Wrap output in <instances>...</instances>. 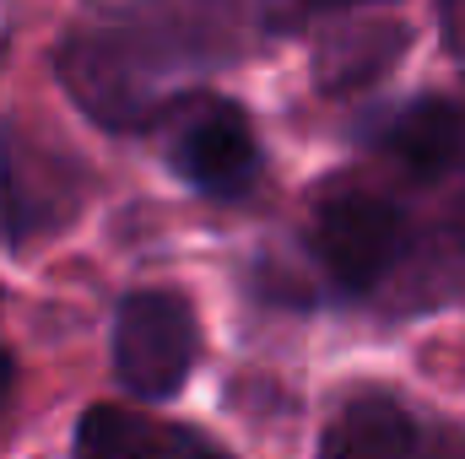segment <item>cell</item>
<instances>
[{"label":"cell","mask_w":465,"mask_h":459,"mask_svg":"<svg viewBox=\"0 0 465 459\" xmlns=\"http://www.w3.org/2000/svg\"><path fill=\"white\" fill-rule=\"evenodd\" d=\"M406 44H411V33L401 22H384V16H336L325 27L320 49H314V82H320V93L347 98L357 87L379 82L401 60Z\"/></svg>","instance_id":"cell-6"},{"label":"cell","mask_w":465,"mask_h":459,"mask_svg":"<svg viewBox=\"0 0 465 459\" xmlns=\"http://www.w3.org/2000/svg\"><path fill=\"white\" fill-rule=\"evenodd\" d=\"M384 157L411 179H439L465 157V109L450 98H422L384 124Z\"/></svg>","instance_id":"cell-7"},{"label":"cell","mask_w":465,"mask_h":459,"mask_svg":"<svg viewBox=\"0 0 465 459\" xmlns=\"http://www.w3.org/2000/svg\"><path fill=\"white\" fill-rule=\"evenodd\" d=\"M190 65V16H135L130 27H98L71 44L65 82L109 124H135Z\"/></svg>","instance_id":"cell-1"},{"label":"cell","mask_w":465,"mask_h":459,"mask_svg":"<svg viewBox=\"0 0 465 459\" xmlns=\"http://www.w3.org/2000/svg\"><path fill=\"white\" fill-rule=\"evenodd\" d=\"M401 211L368 190H336L314 211V249L347 292H368L390 276V265L401 259Z\"/></svg>","instance_id":"cell-3"},{"label":"cell","mask_w":465,"mask_h":459,"mask_svg":"<svg viewBox=\"0 0 465 459\" xmlns=\"http://www.w3.org/2000/svg\"><path fill=\"white\" fill-rule=\"evenodd\" d=\"M444 44H450L455 60H465V5H450L444 11Z\"/></svg>","instance_id":"cell-9"},{"label":"cell","mask_w":465,"mask_h":459,"mask_svg":"<svg viewBox=\"0 0 465 459\" xmlns=\"http://www.w3.org/2000/svg\"><path fill=\"white\" fill-rule=\"evenodd\" d=\"M179 433L141 416V411H124V405H93L76 427V459H168L179 454Z\"/></svg>","instance_id":"cell-8"},{"label":"cell","mask_w":465,"mask_h":459,"mask_svg":"<svg viewBox=\"0 0 465 459\" xmlns=\"http://www.w3.org/2000/svg\"><path fill=\"white\" fill-rule=\"evenodd\" d=\"M320 459H465V438L422 433L417 416L390 395H362L331 422Z\"/></svg>","instance_id":"cell-5"},{"label":"cell","mask_w":465,"mask_h":459,"mask_svg":"<svg viewBox=\"0 0 465 459\" xmlns=\"http://www.w3.org/2000/svg\"><path fill=\"white\" fill-rule=\"evenodd\" d=\"M201 362V325L179 292H130L114 319V367L130 395L168 400Z\"/></svg>","instance_id":"cell-2"},{"label":"cell","mask_w":465,"mask_h":459,"mask_svg":"<svg viewBox=\"0 0 465 459\" xmlns=\"http://www.w3.org/2000/svg\"><path fill=\"white\" fill-rule=\"evenodd\" d=\"M11 384H16V362L0 351V400H5V389H11Z\"/></svg>","instance_id":"cell-11"},{"label":"cell","mask_w":465,"mask_h":459,"mask_svg":"<svg viewBox=\"0 0 465 459\" xmlns=\"http://www.w3.org/2000/svg\"><path fill=\"white\" fill-rule=\"evenodd\" d=\"M173 459H228V454H223V449H212V444H201V438H184Z\"/></svg>","instance_id":"cell-10"},{"label":"cell","mask_w":465,"mask_h":459,"mask_svg":"<svg viewBox=\"0 0 465 459\" xmlns=\"http://www.w3.org/2000/svg\"><path fill=\"white\" fill-rule=\"evenodd\" d=\"M173 168L201 195H243L260 173V146H254L249 114L223 98L201 103L173 135Z\"/></svg>","instance_id":"cell-4"}]
</instances>
